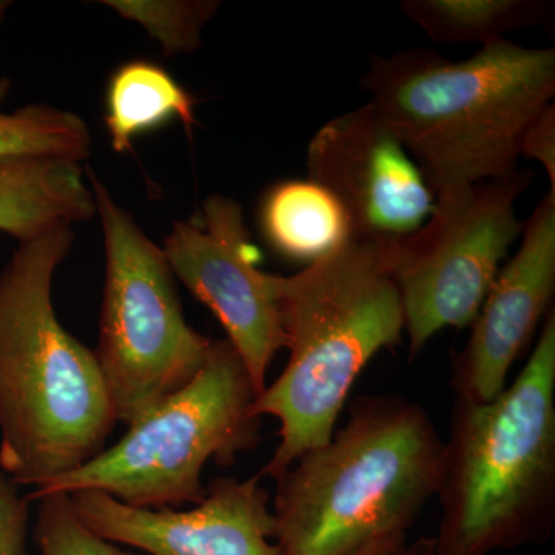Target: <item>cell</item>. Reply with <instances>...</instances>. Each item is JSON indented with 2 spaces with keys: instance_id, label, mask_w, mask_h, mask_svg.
Returning <instances> with one entry per match:
<instances>
[{
  "instance_id": "obj_1",
  "label": "cell",
  "mask_w": 555,
  "mask_h": 555,
  "mask_svg": "<svg viewBox=\"0 0 555 555\" xmlns=\"http://www.w3.org/2000/svg\"><path fill=\"white\" fill-rule=\"evenodd\" d=\"M75 233L17 243L0 272V469L39 489L101 454L115 412L94 350L65 331L53 278Z\"/></svg>"
},
{
  "instance_id": "obj_2",
  "label": "cell",
  "mask_w": 555,
  "mask_h": 555,
  "mask_svg": "<svg viewBox=\"0 0 555 555\" xmlns=\"http://www.w3.org/2000/svg\"><path fill=\"white\" fill-rule=\"evenodd\" d=\"M288 360L251 404L280 422V443L259 476L280 480L326 444L369 361L400 345L404 312L393 241L350 238L291 276H276Z\"/></svg>"
},
{
  "instance_id": "obj_3",
  "label": "cell",
  "mask_w": 555,
  "mask_h": 555,
  "mask_svg": "<svg viewBox=\"0 0 555 555\" xmlns=\"http://www.w3.org/2000/svg\"><path fill=\"white\" fill-rule=\"evenodd\" d=\"M361 83L437 198L518 170L521 133L554 100L555 50L502 39L454 62L412 49L372 57Z\"/></svg>"
},
{
  "instance_id": "obj_4",
  "label": "cell",
  "mask_w": 555,
  "mask_h": 555,
  "mask_svg": "<svg viewBox=\"0 0 555 555\" xmlns=\"http://www.w3.org/2000/svg\"><path fill=\"white\" fill-rule=\"evenodd\" d=\"M443 455L422 404L358 397L341 429L276 480L278 553L357 555L383 537L408 535L437 496Z\"/></svg>"
},
{
  "instance_id": "obj_5",
  "label": "cell",
  "mask_w": 555,
  "mask_h": 555,
  "mask_svg": "<svg viewBox=\"0 0 555 555\" xmlns=\"http://www.w3.org/2000/svg\"><path fill=\"white\" fill-rule=\"evenodd\" d=\"M436 499L437 555L545 545L555 528V310L525 367L488 403L455 398Z\"/></svg>"
},
{
  "instance_id": "obj_6",
  "label": "cell",
  "mask_w": 555,
  "mask_h": 555,
  "mask_svg": "<svg viewBox=\"0 0 555 555\" xmlns=\"http://www.w3.org/2000/svg\"><path fill=\"white\" fill-rule=\"evenodd\" d=\"M255 398L235 347L228 338L211 339L206 363L188 386L130 425L118 443L35 489L30 499L93 489L145 509L199 505L207 494V463L235 465L261 440V418L251 411Z\"/></svg>"
},
{
  "instance_id": "obj_7",
  "label": "cell",
  "mask_w": 555,
  "mask_h": 555,
  "mask_svg": "<svg viewBox=\"0 0 555 555\" xmlns=\"http://www.w3.org/2000/svg\"><path fill=\"white\" fill-rule=\"evenodd\" d=\"M104 232L100 343L94 356L118 422L133 425L179 392L206 363L211 338L185 321L163 248L87 170Z\"/></svg>"
},
{
  "instance_id": "obj_8",
  "label": "cell",
  "mask_w": 555,
  "mask_h": 555,
  "mask_svg": "<svg viewBox=\"0 0 555 555\" xmlns=\"http://www.w3.org/2000/svg\"><path fill=\"white\" fill-rule=\"evenodd\" d=\"M531 179V171L517 170L437 196L426 224L393 241L411 360L438 332L469 327L476 320L524 232L516 206Z\"/></svg>"
},
{
  "instance_id": "obj_9",
  "label": "cell",
  "mask_w": 555,
  "mask_h": 555,
  "mask_svg": "<svg viewBox=\"0 0 555 555\" xmlns=\"http://www.w3.org/2000/svg\"><path fill=\"white\" fill-rule=\"evenodd\" d=\"M171 272L206 305L246 364L257 397L286 347L276 276L258 268L243 207L224 195L204 203L203 222H175L164 241Z\"/></svg>"
},
{
  "instance_id": "obj_10",
  "label": "cell",
  "mask_w": 555,
  "mask_h": 555,
  "mask_svg": "<svg viewBox=\"0 0 555 555\" xmlns=\"http://www.w3.org/2000/svg\"><path fill=\"white\" fill-rule=\"evenodd\" d=\"M308 175L337 199L356 240L408 238L436 207L425 175L374 102L335 116L313 134Z\"/></svg>"
},
{
  "instance_id": "obj_11",
  "label": "cell",
  "mask_w": 555,
  "mask_h": 555,
  "mask_svg": "<svg viewBox=\"0 0 555 555\" xmlns=\"http://www.w3.org/2000/svg\"><path fill=\"white\" fill-rule=\"evenodd\" d=\"M69 499L91 531L149 555H280L261 476L217 478L206 499L189 511L129 506L93 489Z\"/></svg>"
},
{
  "instance_id": "obj_12",
  "label": "cell",
  "mask_w": 555,
  "mask_h": 555,
  "mask_svg": "<svg viewBox=\"0 0 555 555\" xmlns=\"http://www.w3.org/2000/svg\"><path fill=\"white\" fill-rule=\"evenodd\" d=\"M524 241L500 270L467 345L452 357L455 398L488 403L506 389L511 367L554 308L555 192L540 201L524 224Z\"/></svg>"
},
{
  "instance_id": "obj_13",
  "label": "cell",
  "mask_w": 555,
  "mask_h": 555,
  "mask_svg": "<svg viewBox=\"0 0 555 555\" xmlns=\"http://www.w3.org/2000/svg\"><path fill=\"white\" fill-rule=\"evenodd\" d=\"M96 199L79 163L16 158L0 163V232L22 241L89 221Z\"/></svg>"
},
{
  "instance_id": "obj_14",
  "label": "cell",
  "mask_w": 555,
  "mask_h": 555,
  "mask_svg": "<svg viewBox=\"0 0 555 555\" xmlns=\"http://www.w3.org/2000/svg\"><path fill=\"white\" fill-rule=\"evenodd\" d=\"M261 225L281 257L306 266L352 238L337 199L310 179L273 185L262 203Z\"/></svg>"
},
{
  "instance_id": "obj_15",
  "label": "cell",
  "mask_w": 555,
  "mask_h": 555,
  "mask_svg": "<svg viewBox=\"0 0 555 555\" xmlns=\"http://www.w3.org/2000/svg\"><path fill=\"white\" fill-rule=\"evenodd\" d=\"M173 118L190 133L196 124L195 100L166 69L133 61L113 73L105 116L113 150L129 152L134 138Z\"/></svg>"
},
{
  "instance_id": "obj_16",
  "label": "cell",
  "mask_w": 555,
  "mask_h": 555,
  "mask_svg": "<svg viewBox=\"0 0 555 555\" xmlns=\"http://www.w3.org/2000/svg\"><path fill=\"white\" fill-rule=\"evenodd\" d=\"M408 20L438 43H481L550 20V0H401Z\"/></svg>"
},
{
  "instance_id": "obj_17",
  "label": "cell",
  "mask_w": 555,
  "mask_h": 555,
  "mask_svg": "<svg viewBox=\"0 0 555 555\" xmlns=\"http://www.w3.org/2000/svg\"><path fill=\"white\" fill-rule=\"evenodd\" d=\"M2 104V100H0ZM93 139L76 113L30 104L5 113L0 109V163L16 158H56L82 163Z\"/></svg>"
},
{
  "instance_id": "obj_18",
  "label": "cell",
  "mask_w": 555,
  "mask_h": 555,
  "mask_svg": "<svg viewBox=\"0 0 555 555\" xmlns=\"http://www.w3.org/2000/svg\"><path fill=\"white\" fill-rule=\"evenodd\" d=\"M124 20L137 22L158 40L167 57L193 53L203 43V30L217 14V0H105Z\"/></svg>"
},
{
  "instance_id": "obj_19",
  "label": "cell",
  "mask_w": 555,
  "mask_h": 555,
  "mask_svg": "<svg viewBox=\"0 0 555 555\" xmlns=\"http://www.w3.org/2000/svg\"><path fill=\"white\" fill-rule=\"evenodd\" d=\"M38 520L35 539L42 555H138L120 550L83 524L69 494L53 492L36 496Z\"/></svg>"
},
{
  "instance_id": "obj_20",
  "label": "cell",
  "mask_w": 555,
  "mask_h": 555,
  "mask_svg": "<svg viewBox=\"0 0 555 555\" xmlns=\"http://www.w3.org/2000/svg\"><path fill=\"white\" fill-rule=\"evenodd\" d=\"M30 502L0 469V555L27 554Z\"/></svg>"
},
{
  "instance_id": "obj_21",
  "label": "cell",
  "mask_w": 555,
  "mask_h": 555,
  "mask_svg": "<svg viewBox=\"0 0 555 555\" xmlns=\"http://www.w3.org/2000/svg\"><path fill=\"white\" fill-rule=\"evenodd\" d=\"M518 155L539 160L555 192V105L547 104L521 133Z\"/></svg>"
},
{
  "instance_id": "obj_22",
  "label": "cell",
  "mask_w": 555,
  "mask_h": 555,
  "mask_svg": "<svg viewBox=\"0 0 555 555\" xmlns=\"http://www.w3.org/2000/svg\"><path fill=\"white\" fill-rule=\"evenodd\" d=\"M406 535H387L383 539L375 540L371 545L361 550L357 555H392L400 547L406 545Z\"/></svg>"
},
{
  "instance_id": "obj_23",
  "label": "cell",
  "mask_w": 555,
  "mask_h": 555,
  "mask_svg": "<svg viewBox=\"0 0 555 555\" xmlns=\"http://www.w3.org/2000/svg\"><path fill=\"white\" fill-rule=\"evenodd\" d=\"M392 555H437L433 537H418L414 542L406 543Z\"/></svg>"
},
{
  "instance_id": "obj_24",
  "label": "cell",
  "mask_w": 555,
  "mask_h": 555,
  "mask_svg": "<svg viewBox=\"0 0 555 555\" xmlns=\"http://www.w3.org/2000/svg\"><path fill=\"white\" fill-rule=\"evenodd\" d=\"M11 89V80L9 78H0V100H5Z\"/></svg>"
},
{
  "instance_id": "obj_25",
  "label": "cell",
  "mask_w": 555,
  "mask_h": 555,
  "mask_svg": "<svg viewBox=\"0 0 555 555\" xmlns=\"http://www.w3.org/2000/svg\"><path fill=\"white\" fill-rule=\"evenodd\" d=\"M13 3L10 0H0V28H2L3 21H5L7 11L10 10V7Z\"/></svg>"
}]
</instances>
